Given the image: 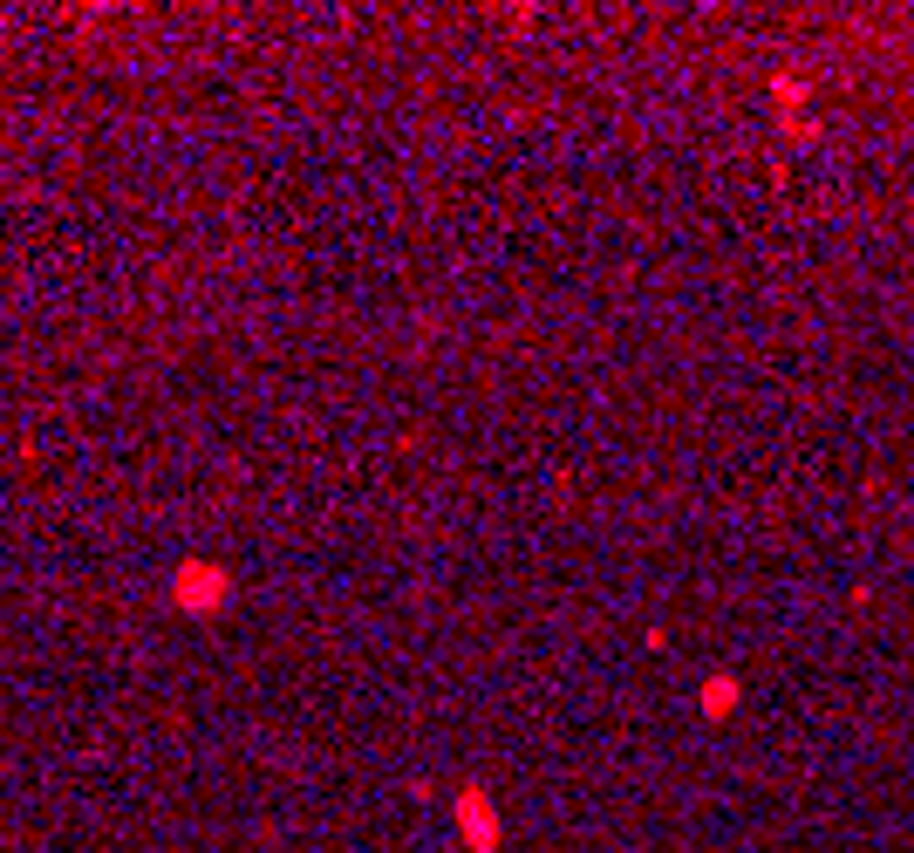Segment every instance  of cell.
<instances>
[{"instance_id":"2","label":"cell","mask_w":914,"mask_h":853,"mask_svg":"<svg viewBox=\"0 0 914 853\" xmlns=\"http://www.w3.org/2000/svg\"><path fill=\"white\" fill-rule=\"evenodd\" d=\"M451 819H457V840H464L471 853H498L505 819H498V806H492V792H485V785H457Z\"/></svg>"},{"instance_id":"1","label":"cell","mask_w":914,"mask_h":853,"mask_svg":"<svg viewBox=\"0 0 914 853\" xmlns=\"http://www.w3.org/2000/svg\"><path fill=\"white\" fill-rule=\"evenodd\" d=\"M171 601L198 621L219 615L232 601V567H219V560H178V567H171Z\"/></svg>"},{"instance_id":"3","label":"cell","mask_w":914,"mask_h":853,"mask_svg":"<svg viewBox=\"0 0 914 853\" xmlns=\"http://www.w3.org/2000/svg\"><path fill=\"white\" fill-rule=\"evenodd\" d=\"M724 710H737V676H710L703 683V717H724Z\"/></svg>"}]
</instances>
